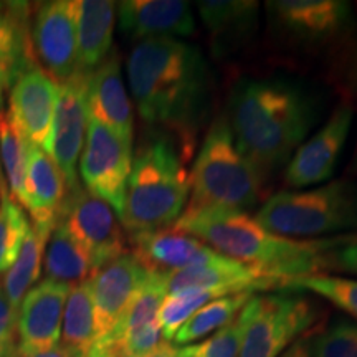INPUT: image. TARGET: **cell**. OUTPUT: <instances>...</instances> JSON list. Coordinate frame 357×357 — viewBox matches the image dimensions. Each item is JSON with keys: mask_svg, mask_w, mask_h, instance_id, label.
<instances>
[{"mask_svg": "<svg viewBox=\"0 0 357 357\" xmlns=\"http://www.w3.org/2000/svg\"><path fill=\"white\" fill-rule=\"evenodd\" d=\"M253 294L255 293L243 291L227 294V296L211 301L182 324V328L176 333L172 341L177 346H187L212 336L213 333L220 331L222 328H225L238 318V314Z\"/></svg>", "mask_w": 357, "mask_h": 357, "instance_id": "4316f807", "label": "cell"}, {"mask_svg": "<svg viewBox=\"0 0 357 357\" xmlns=\"http://www.w3.org/2000/svg\"><path fill=\"white\" fill-rule=\"evenodd\" d=\"M119 29L132 40L190 37L195 17L182 0H126L118 6Z\"/></svg>", "mask_w": 357, "mask_h": 357, "instance_id": "ac0fdd59", "label": "cell"}, {"mask_svg": "<svg viewBox=\"0 0 357 357\" xmlns=\"http://www.w3.org/2000/svg\"><path fill=\"white\" fill-rule=\"evenodd\" d=\"M354 111L351 105L334 109L318 132L298 147L284 167V182L293 189L323 184L333 177L349 136Z\"/></svg>", "mask_w": 357, "mask_h": 357, "instance_id": "7c38bea8", "label": "cell"}, {"mask_svg": "<svg viewBox=\"0 0 357 357\" xmlns=\"http://www.w3.org/2000/svg\"><path fill=\"white\" fill-rule=\"evenodd\" d=\"M43 271L45 280L56 281L68 287L84 283L96 271L86 250L70 235L61 220L52 230L45 247Z\"/></svg>", "mask_w": 357, "mask_h": 357, "instance_id": "603a6c76", "label": "cell"}, {"mask_svg": "<svg viewBox=\"0 0 357 357\" xmlns=\"http://www.w3.org/2000/svg\"><path fill=\"white\" fill-rule=\"evenodd\" d=\"M37 66L30 47V25L26 22V6L13 3L0 13V71L13 82L22 71Z\"/></svg>", "mask_w": 357, "mask_h": 357, "instance_id": "484cf974", "label": "cell"}, {"mask_svg": "<svg viewBox=\"0 0 357 357\" xmlns=\"http://www.w3.org/2000/svg\"><path fill=\"white\" fill-rule=\"evenodd\" d=\"M0 357H3V352L2 351H0Z\"/></svg>", "mask_w": 357, "mask_h": 357, "instance_id": "b9f144b4", "label": "cell"}, {"mask_svg": "<svg viewBox=\"0 0 357 357\" xmlns=\"http://www.w3.org/2000/svg\"><path fill=\"white\" fill-rule=\"evenodd\" d=\"M86 357H118L116 356V351L106 342H96L93 346V349L88 352Z\"/></svg>", "mask_w": 357, "mask_h": 357, "instance_id": "f35d334b", "label": "cell"}, {"mask_svg": "<svg viewBox=\"0 0 357 357\" xmlns=\"http://www.w3.org/2000/svg\"><path fill=\"white\" fill-rule=\"evenodd\" d=\"M132 167V142L113 129L88 121L79 174L88 192L121 213L129 174Z\"/></svg>", "mask_w": 357, "mask_h": 357, "instance_id": "ba28073f", "label": "cell"}, {"mask_svg": "<svg viewBox=\"0 0 357 357\" xmlns=\"http://www.w3.org/2000/svg\"><path fill=\"white\" fill-rule=\"evenodd\" d=\"M0 275L6 273L19 257L22 245L30 230V220L24 207L7 192L6 182H0Z\"/></svg>", "mask_w": 357, "mask_h": 357, "instance_id": "4dcf8cb0", "label": "cell"}, {"mask_svg": "<svg viewBox=\"0 0 357 357\" xmlns=\"http://www.w3.org/2000/svg\"><path fill=\"white\" fill-rule=\"evenodd\" d=\"M197 7L213 52H231L257 26L258 3L252 0H202Z\"/></svg>", "mask_w": 357, "mask_h": 357, "instance_id": "7402d4cb", "label": "cell"}, {"mask_svg": "<svg viewBox=\"0 0 357 357\" xmlns=\"http://www.w3.org/2000/svg\"><path fill=\"white\" fill-rule=\"evenodd\" d=\"M68 284L43 280L20 303L17 314V349L48 351L60 344Z\"/></svg>", "mask_w": 357, "mask_h": 357, "instance_id": "2e32d148", "label": "cell"}, {"mask_svg": "<svg viewBox=\"0 0 357 357\" xmlns=\"http://www.w3.org/2000/svg\"><path fill=\"white\" fill-rule=\"evenodd\" d=\"M8 78L3 75V71H0V111H2V102H3V91H6V88H8Z\"/></svg>", "mask_w": 357, "mask_h": 357, "instance_id": "ab89813d", "label": "cell"}, {"mask_svg": "<svg viewBox=\"0 0 357 357\" xmlns=\"http://www.w3.org/2000/svg\"><path fill=\"white\" fill-rule=\"evenodd\" d=\"M328 271L357 276V235L324 238L319 252L318 273Z\"/></svg>", "mask_w": 357, "mask_h": 357, "instance_id": "836d02e7", "label": "cell"}, {"mask_svg": "<svg viewBox=\"0 0 357 357\" xmlns=\"http://www.w3.org/2000/svg\"><path fill=\"white\" fill-rule=\"evenodd\" d=\"M17 314L19 311L8 303L0 287V351L3 356L17 346Z\"/></svg>", "mask_w": 357, "mask_h": 357, "instance_id": "e575fe53", "label": "cell"}, {"mask_svg": "<svg viewBox=\"0 0 357 357\" xmlns=\"http://www.w3.org/2000/svg\"><path fill=\"white\" fill-rule=\"evenodd\" d=\"M30 47L35 65L56 84L82 73L73 2L55 0L37 8L30 22Z\"/></svg>", "mask_w": 357, "mask_h": 357, "instance_id": "9c48e42d", "label": "cell"}, {"mask_svg": "<svg viewBox=\"0 0 357 357\" xmlns=\"http://www.w3.org/2000/svg\"><path fill=\"white\" fill-rule=\"evenodd\" d=\"M3 357H86V356L78 351L70 349V347H66L63 344H58L48 351H38V352H25V351L17 349V347H13V349Z\"/></svg>", "mask_w": 357, "mask_h": 357, "instance_id": "d590c367", "label": "cell"}, {"mask_svg": "<svg viewBox=\"0 0 357 357\" xmlns=\"http://www.w3.org/2000/svg\"><path fill=\"white\" fill-rule=\"evenodd\" d=\"M280 33L303 43L331 42L351 25V3L342 0H275L266 3Z\"/></svg>", "mask_w": 357, "mask_h": 357, "instance_id": "4fadbf2b", "label": "cell"}, {"mask_svg": "<svg viewBox=\"0 0 357 357\" xmlns=\"http://www.w3.org/2000/svg\"><path fill=\"white\" fill-rule=\"evenodd\" d=\"M311 357H357V323L336 318L306 336Z\"/></svg>", "mask_w": 357, "mask_h": 357, "instance_id": "1f68e13d", "label": "cell"}, {"mask_svg": "<svg viewBox=\"0 0 357 357\" xmlns=\"http://www.w3.org/2000/svg\"><path fill=\"white\" fill-rule=\"evenodd\" d=\"M52 231L40 229L30 222V230L22 245L19 257L3 273L2 291L10 305L19 311L25 294L35 287L42 275V263L48 238Z\"/></svg>", "mask_w": 357, "mask_h": 357, "instance_id": "cb8c5ba5", "label": "cell"}, {"mask_svg": "<svg viewBox=\"0 0 357 357\" xmlns=\"http://www.w3.org/2000/svg\"><path fill=\"white\" fill-rule=\"evenodd\" d=\"M149 273L151 271L128 252L102 265L88 280L95 303L98 337L102 339L111 334Z\"/></svg>", "mask_w": 357, "mask_h": 357, "instance_id": "9a60e30c", "label": "cell"}, {"mask_svg": "<svg viewBox=\"0 0 357 357\" xmlns=\"http://www.w3.org/2000/svg\"><path fill=\"white\" fill-rule=\"evenodd\" d=\"M185 208L247 212L263 197V176L235 144L225 116L215 119L190 171Z\"/></svg>", "mask_w": 357, "mask_h": 357, "instance_id": "5b68a950", "label": "cell"}, {"mask_svg": "<svg viewBox=\"0 0 357 357\" xmlns=\"http://www.w3.org/2000/svg\"><path fill=\"white\" fill-rule=\"evenodd\" d=\"M128 82L142 121L192 154L208 95V68L195 45L142 40L128 56Z\"/></svg>", "mask_w": 357, "mask_h": 357, "instance_id": "6da1fadb", "label": "cell"}, {"mask_svg": "<svg viewBox=\"0 0 357 357\" xmlns=\"http://www.w3.org/2000/svg\"><path fill=\"white\" fill-rule=\"evenodd\" d=\"M177 347L172 346L171 342H162L159 347H155L154 351H151L149 354L142 357H176Z\"/></svg>", "mask_w": 357, "mask_h": 357, "instance_id": "74e56055", "label": "cell"}, {"mask_svg": "<svg viewBox=\"0 0 357 357\" xmlns=\"http://www.w3.org/2000/svg\"><path fill=\"white\" fill-rule=\"evenodd\" d=\"M84 96L89 119L132 142V105L124 86L118 56H108L98 68L86 73Z\"/></svg>", "mask_w": 357, "mask_h": 357, "instance_id": "d6986e66", "label": "cell"}, {"mask_svg": "<svg viewBox=\"0 0 357 357\" xmlns=\"http://www.w3.org/2000/svg\"><path fill=\"white\" fill-rule=\"evenodd\" d=\"M78 61L82 73H89L106 60L113 47L116 3L108 0H75Z\"/></svg>", "mask_w": 357, "mask_h": 357, "instance_id": "44dd1931", "label": "cell"}, {"mask_svg": "<svg viewBox=\"0 0 357 357\" xmlns=\"http://www.w3.org/2000/svg\"><path fill=\"white\" fill-rule=\"evenodd\" d=\"M29 142L13 123L8 111H0V159L6 169L10 197L25 207V174L29 162Z\"/></svg>", "mask_w": 357, "mask_h": 357, "instance_id": "83f0119b", "label": "cell"}, {"mask_svg": "<svg viewBox=\"0 0 357 357\" xmlns=\"http://www.w3.org/2000/svg\"><path fill=\"white\" fill-rule=\"evenodd\" d=\"M242 323L236 318L220 331L192 344L177 347L176 357H238Z\"/></svg>", "mask_w": 357, "mask_h": 357, "instance_id": "d6a6232c", "label": "cell"}, {"mask_svg": "<svg viewBox=\"0 0 357 357\" xmlns=\"http://www.w3.org/2000/svg\"><path fill=\"white\" fill-rule=\"evenodd\" d=\"M257 222L268 231L287 238L357 230V184L347 178L306 190L271 195L257 212Z\"/></svg>", "mask_w": 357, "mask_h": 357, "instance_id": "8992f818", "label": "cell"}, {"mask_svg": "<svg viewBox=\"0 0 357 357\" xmlns=\"http://www.w3.org/2000/svg\"><path fill=\"white\" fill-rule=\"evenodd\" d=\"M60 220L86 250L96 270L128 253L126 235L118 213L86 189L79 187L70 192Z\"/></svg>", "mask_w": 357, "mask_h": 357, "instance_id": "30bf717a", "label": "cell"}, {"mask_svg": "<svg viewBox=\"0 0 357 357\" xmlns=\"http://www.w3.org/2000/svg\"><path fill=\"white\" fill-rule=\"evenodd\" d=\"M280 357H311L310 349H307V342H306V336L298 339L294 344L288 347L287 351L283 352Z\"/></svg>", "mask_w": 357, "mask_h": 357, "instance_id": "8d00e7d4", "label": "cell"}, {"mask_svg": "<svg viewBox=\"0 0 357 357\" xmlns=\"http://www.w3.org/2000/svg\"><path fill=\"white\" fill-rule=\"evenodd\" d=\"M314 303L300 294H253L238 314V357H280L323 324Z\"/></svg>", "mask_w": 357, "mask_h": 357, "instance_id": "52a82bcc", "label": "cell"}, {"mask_svg": "<svg viewBox=\"0 0 357 357\" xmlns=\"http://www.w3.org/2000/svg\"><path fill=\"white\" fill-rule=\"evenodd\" d=\"M283 288L310 291L316 296L324 298L337 310L344 311L357 323V280L328 273H314L287 278L281 283Z\"/></svg>", "mask_w": 357, "mask_h": 357, "instance_id": "f1b7e54d", "label": "cell"}, {"mask_svg": "<svg viewBox=\"0 0 357 357\" xmlns=\"http://www.w3.org/2000/svg\"><path fill=\"white\" fill-rule=\"evenodd\" d=\"M86 73H79L58 84V100L47 154L63 174L70 192L79 189L78 160L82 158L88 131V109L84 96Z\"/></svg>", "mask_w": 357, "mask_h": 357, "instance_id": "8fae6325", "label": "cell"}, {"mask_svg": "<svg viewBox=\"0 0 357 357\" xmlns=\"http://www.w3.org/2000/svg\"><path fill=\"white\" fill-rule=\"evenodd\" d=\"M132 255L154 273H172L187 268L218 265L229 260L195 236L172 227L131 236Z\"/></svg>", "mask_w": 357, "mask_h": 357, "instance_id": "e0dca14e", "label": "cell"}, {"mask_svg": "<svg viewBox=\"0 0 357 357\" xmlns=\"http://www.w3.org/2000/svg\"><path fill=\"white\" fill-rule=\"evenodd\" d=\"M172 229L202 240L220 255L280 283L318 273L324 240H293L268 231L247 212L184 208Z\"/></svg>", "mask_w": 357, "mask_h": 357, "instance_id": "3957f363", "label": "cell"}, {"mask_svg": "<svg viewBox=\"0 0 357 357\" xmlns=\"http://www.w3.org/2000/svg\"><path fill=\"white\" fill-rule=\"evenodd\" d=\"M349 174H357V141H356V147H354V154H352V160L349 164Z\"/></svg>", "mask_w": 357, "mask_h": 357, "instance_id": "60d3db41", "label": "cell"}, {"mask_svg": "<svg viewBox=\"0 0 357 357\" xmlns=\"http://www.w3.org/2000/svg\"><path fill=\"white\" fill-rule=\"evenodd\" d=\"M96 312L89 281L70 288L65 303L60 344L88 356L98 342Z\"/></svg>", "mask_w": 357, "mask_h": 357, "instance_id": "d4e9b609", "label": "cell"}, {"mask_svg": "<svg viewBox=\"0 0 357 357\" xmlns=\"http://www.w3.org/2000/svg\"><path fill=\"white\" fill-rule=\"evenodd\" d=\"M227 294L235 293L223 291V289H185V291L167 294L158 314V323L164 341H172L182 324L192 318L200 307Z\"/></svg>", "mask_w": 357, "mask_h": 357, "instance_id": "f546056e", "label": "cell"}, {"mask_svg": "<svg viewBox=\"0 0 357 357\" xmlns=\"http://www.w3.org/2000/svg\"><path fill=\"white\" fill-rule=\"evenodd\" d=\"M10 113L22 136L47 153L55 118L58 84L38 66L26 68L13 79Z\"/></svg>", "mask_w": 357, "mask_h": 357, "instance_id": "5bb4252c", "label": "cell"}, {"mask_svg": "<svg viewBox=\"0 0 357 357\" xmlns=\"http://www.w3.org/2000/svg\"><path fill=\"white\" fill-rule=\"evenodd\" d=\"M182 146L160 132L139 147L132 158L123 211L129 235L153 234L172 227L184 212L190 194V172Z\"/></svg>", "mask_w": 357, "mask_h": 357, "instance_id": "277c9868", "label": "cell"}, {"mask_svg": "<svg viewBox=\"0 0 357 357\" xmlns=\"http://www.w3.org/2000/svg\"><path fill=\"white\" fill-rule=\"evenodd\" d=\"M0 177H2V176H0ZM0 182H2V181H0Z\"/></svg>", "mask_w": 357, "mask_h": 357, "instance_id": "7bdbcfd3", "label": "cell"}, {"mask_svg": "<svg viewBox=\"0 0 357 357\" xmlns=\"http://www.w3.org/2000/svg\"><path fill=\"white\" fill-rule=\"evenodd\" d=\"M314 119L305 89L283 79H248L231 93L227 121L235 144L265 177L287 166Z\"/></svg>", "mask_w": 357, "mask_h": 357, "instance_id": "7a4b0ae2", "label": "cell"}, {"mask_svg": "<svg viewBox=\"0 0 357 357\" xmlns=\"http://www.w3.org/2000/svg\"><path fill=\"white\" fill-rule=\"evenodd\" d=\"M70 190L63 174L42 147L29 146L25 174V208L33 225L52 231L63 215Z\"/></svg>", "mask_w": 357, "mask_h": 357, "instance_id": "ffe728a7", "label": "cell"}]
</instances>
